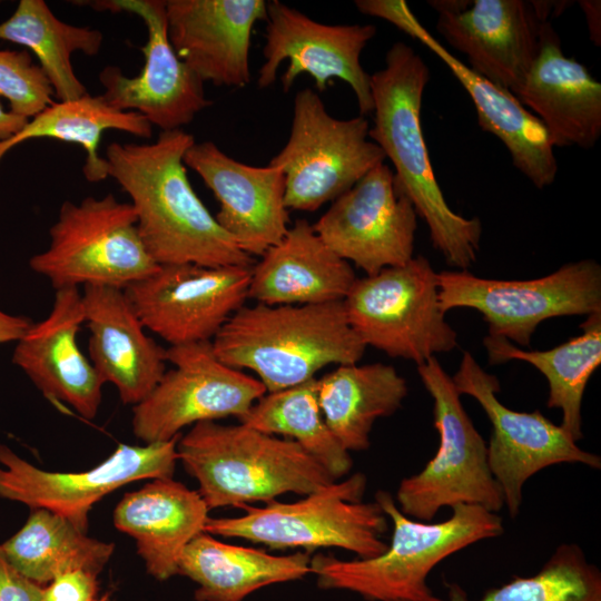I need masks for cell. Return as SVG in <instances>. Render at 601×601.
I'll list each match as a JSON object with an SVG mask.
<instances>
[{"label":"cell","mask_w":601,"mask_h":601,"mask_svg":"<svg viewBox=\"0 0 601 601\" xmlns=\"http://www.w3.org/2000/svg\"><path fill=\"white\" fill-rule=\"evenodd\" d=\"M53 89L27 50H0V97L10 111L30 119L55 101Z\"/></svg>","instance_id":"obj_36"},{"label":"cell","mask_w":601,"mask_h":601,"mask_svg":"<svg viewBox=\"0 0 601 601\" xmlns=\"http://www.w3.org/2000/svg\"><path fill=\"white\" fill-rule=\"evenodd\" d=\"M366 483L363 473H355L296 502L243 505L239 516L208 518L204 532L275 550L341 548L358 559L374 558L387 549L388 523L376 502H362Z\"/></svg>","instance_id":"obj_6"},{"label":"cell","mask_w":601,"mask_h":601,"mask_svg":"<svg viewBox=\"0 0 601 601\" xmlns=\"http://www.w3.org/2000/svg\"><path fill=\"white\" fill-rule=\"evenodd\" d=\"M0 40L31 50L58 101H69L88 93L73 71L72 53L97 55L104 35L61 21L43 0H20L14 12L0 23Z\"/></svg>","instance_id":"obj_33"},{"label":"cell","mask_w":601,"mask_h":601,"mask_svg":"<svg viewBox=\"0 0 601 601\" xmlns=\"http://www.w3.org/2000/svg\"><path fill=\"white\" fill-rule=\"evenodd\" d=\"M580 327V335L546 351L523 349L501 336L483 339L490 364L523 361L545 376L546 405L562 412L561 427L574 442L583 437L581 406L587 384L601 364V312L589 315Z\"/></svg>","instance_id":"obj_30"},{"label":"cell","mask_w":601,"mask_h":601,"mask_svg":"<svg viewBox=\"0 0 601 601\" xmlns=\"http://www.w3.org/2000/svg\"><path fill=\"white\" fill-rule=\"evenodd\" d=\"M96 10L128 12L138 16L147 29V42L140 48L145 57L140 72L126 76L117 66L99 73L105 91L100 95L112 108L135 111L161 131L181 129L211 105L204 81L176 55L169 38L164 0L93 1Z\"/></svg>","instance_id":"obj_17"},{"label":"cell","mask_w":601,"mask_h":601,"mask_svg":"<svg viewBox=\"0 0 601 601\" xmlns=\"http://www.w3.org/2000/svg\"><path fill=\"white\" fill-rule=\"evenodd\" d=\"M43 588L13 568L0 546V601H43Z\"/></svg>","instance_id":"obj_38"},{"label":"cell","mask_w":601,"mask_h":601,"mask_svg":"<svg viewBox=\"0 0 601 601\" xmlns=\"http://www.w3.org/2000/svg\"><path fill=\"white\" fill-rule=\"evenodd\" d=\"M442 309L472 308L482 314L489 335L520 346L543 321L601 312V266L593 259L566 263L535 279L502 280L467 270L437 273Z\"/></svg>","instance_id":"obj_11"},{"label":"cell","mask_w":601,"mask_h":601,"mask_svg":"<svg viewBox=\"0 0 601 601\" xmlns=\"http://www.w3.org/2000/svg\"><path fill=\"white\" fill-rule=\"evenodd\" d=\"M85 323L78 287L56 289L49 315L30 326L16 342L12 363L23 371L42 395L56 405H68L93 420L105 384L77 337Z\"/></svg>","instance_id":"obj_22"},{"label":"cell","mask_w":601,"mask_h":601,"mask_svg":"<svg viewBox=\"0 0 601 601\" xmlns=\"http://www.w3.org/2000/svg\"><path fill=\"white\" fill-rule=\"evenodd\" d=\"M179 437L119 444L100 464L80 472L39 469L0 443V497L49 510L87 532L91 508L107 494L139 480L173 477Z\"/></svg>","instance_id":"obj_15"},{"label":"cell","mask_w":601,"mask_h":601,"mask_svg":"<svg viewBox=\"0 0 601 601\" xmlns=\"http://www.w3.org/2000/svg\"><path fill=\"white\" fill-rule=\"evenodd\" d=\"M514 97L543 125L553 147L590 149L601 136V83L566 57L550 21L539 55Z\"/></svg>","instance_id":"obj_25"},{"label":"cell","mask_w":601,"mask_h":601,"mask_svg":"<svg viewBox=\"0 0 601 601\" xmlns=\"http://www.w3.org/2000/svg\"><path fill=\"white\" fill-rule=\"evenodd\" d=\"M436 29L466 56L469 67L513 96L540 50L542 26L566 1L434 0Z\"/></svg>","instance_id":"obj_14"},{"label":"cell","mask_w":601,"mask_h":601,"mask_svg":"<svg viewBox=\"0 0 601 601\" xmlns=\"http://www.w3.org/2000/svg\"><path fill=\"white\" fill-rule=\"evenodd\" d=\"M417 373L433 398L440 444L422 471L401 481L394 499L397 508L422 522L432 521L442 508L457 504L497 513L504 497L487 463L486 443L463 407L452 377L436 357L417 365Z\"/></svg>","instance_id":"obj_8"},{"label":"cell","mask_w":601,"mask_h":601,"mask_svg":"<svg viewBox=\"0 0 601 601\" xmlns=\"http://www.w3.org/2000/svg\"><path fill=\"white\" fill-rule=\"evenodd\" d=\"M208 511L197 490L162 477L126 493L114 510L112 521L135 540L147 572L165 581L177 574L183 551L204 532Z\"/></svg>","instance_id":"obj_27"},{"label":"cell","mask_w":601,"mask_h":601,"mask_svg":"<svg viewBox=\"0 0 601 601\" xmlns=\"http://www.w3.org/2000/svg\"><path fill=\"white\" fill-rule=\"evenodd\" d=\"M85 323L90 332L89 359L104 383H111L124 404L137 405L166 372V348L147 335L125 289L83 286Z\"/></svg>","instance_id":"obj_24"},{"label":"cell","mask_w":601,"mask_h":601,"mask_svg":"<svg viewBox=\"0 0 601 601\" xmlns=\"http://www.w3.org/2000/svg\"><path fill=\"white\" fill-rule=\"evenodd\" d=\"M313 228L336 255L374 275L413 257L417 215L383 162L332 201Z\"/></svg>","instance_id":"obj_19"},{"label":"cell","mask_w":601,"mask_h":601,"mask_svg":"<svg viewBox=\"0 0 601 601\" xmlns=\"http://www.w3.org/2000/svg\"><path fill=\"white\" fill-rule=\"evenodd\" d=\"M219 361L249 370L267 393L312 378L329 365L358 363L366 349L343 300L311 305H244L211 341Z\"/></svg>","instance_id":"obj_3"},{"label":"cell","mask_w":601,"mask_h":601,"mask_svg":"<svg viewBox=\"0 0 601 601\" xmlns=\"http://www.w3.org/2000/svg\"><path fill=\"white\" fill-rule=\"evenodd\" d=\"M587 18L590 39L595 46L601 43V23H600V1L581 0L579 1Z\"/></svg>","instance_id":"obj_40"},{"label":"cell","mask_w":601,"mask_h":601,"mask_svg":"<svg viewBox=\"0 0 601 601\" xmlns=\"http://www.w3.org/2000/svg\"><path fill=\"white\" fill-rule=\"evenodd\" d=\"M250 267L159 265L125 288L145 328L169 346L211 342L248 299Z\"/></svg>","instance_id":"obj_16"},{"label":"cell","mask_w":601,"mask_h":601,"mask_svg":"<svg viewBox=\"0 0 601 601\" xmlns=\"http://www.w3.org/2000/svg\"><path fill=\"white\" fill-rule=\"evenodd\" d=\"M265 31L266 60L258 73L259 88H268L276 80L280 63L288 60L280 78L284 92L300 73H308L318 91H324L331 79L338 78L352 88L359 116L373 112L371 75L361 63V53L376 35L374 24H326L273 0L267 2Z\"/></svg>","instance_id":"obj_18"},{"label":"cell","mask_w":601,"mask_h":601,"mask_svg":"<svg viewBox=\"0 0 601 601\" xmlns=\"http://www.w3.org/2000/svg\"><path fill=\"white\" fill-rule=\"evenodd\" d=\"M166 371L151 393L132 406V432L144 443L167 442L201 422L244 417L265 386L215 355L211 342L166 348Z\"/></svg>","instance_id":"obj_12"},{"label":"cell","mask_w":601,"mask_h":601,"mask_svg":"<svg viewBox=\"0 0 601 601\" xmlns=\"http://www.w3.org/2000/svg\"><path fill=\"white\" fill-rule=\"evenodd\" d=\"M240 423L270 435H284L315 457L335 481L345 476L353 460L335 439L322 414L317 378L266 393L239 420Z\"/></svg>","instance_id":"obj_34"},{"label":"cell","mask_w":601,"mask_h":601,"mask_svg":"<svg viewBox=\"0 0 601 601\" xmlns=\"http://www.w3.org/2000/svg\"><path fill=\"white\" fill-rule=\"evenodd\" d=\"M424 601H601V572L578 544L562 543L536 574L514 577L480 600L450 584L446 598L431 594Z\"/></svg>","instance_id":"obj_35"},{"label":"cell","mask_w":601,"mask_h":601,"mask_svg":"<svg viewBox=\"0 0 601 601\" xmlns=\"http://www.w3.org/2000/svg\"><path fill=\"white\" fill-rule=\"evenodd\" d=\"M169 41L204 82L242 88L252 79L250 36L267 19L264 0H167Z\"/></svg>","instance_id":"obj_23"},{"label":"cell","mask_w":601,"mask_h":601,"mask_svg":"<svg viewBox=\"0 0 601 601\" xmlns=\"http://www.w3.org/2000/svg\"><path fill=\"white\" fill-rule=\"evenodd\" d=\"M407 392L405 378L394 366L383 363L337 365L317 378L324 420L348 452L370 447L376 420L401 408Z\"/></svg>","instance_id":"obj_29"},{"label":"cell","mask_w":601,"mask_h":601,"mask_svg":"<svg viewBox=\"0 0 601 601\" xmlns=\"http://www.w3.org/2000/svg\"><path fill=\"white\" fill-rule=\"evenodd\" d=\"M311 559L305 551L274 555L201 532L183 551L177 574L197 584L196 601H243L267 585L311 574Z\"/></svg>","instance_id":"obj_28"},{"label":"cell","mask_w":601,"mask_h":601,"mask_svg":"<svg viewBox=\"0 0 601 601\" xmlns=\"http://www.w3.org/2000/svg\"><path fill=\"white\" fill-rule=\"evenodd\" d=\"M354 3L363 14L386 20L440 58L472 99L480 127L503 142L514 167L539 189L554 183L558 161L549 135L541 121L511 92L474 72L445 49L404 0H356Z\"/></svg>","instance_id":"obj_20"},{"label":"cell","mask_w":601,"mask_h":601,"mask_svg":"<svg viewBox=\"0 0 601 601\" xmlns=\"http://www.w3.org/2000/svg\"><path fill=\"white\" fill-rule=\"evenodd\" d=\"M428 80L421 56L395 42L385 67L371 75L374 122L368 137L392 161L396 187L427 225L433 247L450 266L466 270L476 260L482 224L452 210L435 178L421 122Z\"/></svg>","instance_id":"obj_2"},{"label":"cell","mask_w":601,"mask_h":601,"mask_svg":"<svg viewBox=\"0 0 601 601\" xmlns=\"http://www.w3.org/2000/svg\"><path fill=\"white\" fill-rule=\"evenodd\" d=\"M107 130H119L140 138L152 136L151 124L135 111H120L99 96H85L69 101H58L30 118L11 138L0 141V161L21 142L37 138H51L79 145L86 151L82 166L89 183L108 177L106 158L98 152L101 136Z\"/></svg>","instance_id":"obj_32"},{"label":"cell","mask_w":601,"mask_h":601,"mask_svg":"<svg viewBox=\"0 0 601 601\" xmlns=\"http://www.w3.org/2000/svg\"><path fill=\"white\" fill-rule=\"evenodd\" d=\"M195 144L183 129L152 144L111 142L108 177L131 199L141 240L158 265L250 267L253 257L220 227L193 189L184 156Z\"/></svg>","instance_id":"obj_1"},{"label":"cell","mask_w":601,"mask_h":601,"mask_svg":"<svg viewBox=\"0 0 601 601\" xmlns=\"http://www.w3.org/2000/svg\"><path fill=\"white\" fill-rule=\"evenodd\" d=\"M343 303L366 347L390 357L420 365L457 346L440 304L437 273L424 256L356 278Z\"/></svg>","instance_id":"obj_9"},{"label":"cell","mask_w":601,"mask_h":601,"mask_svg":"<svg viewBox=\"0 0 601 601\" xmlns=\"http://www.w3.org/2000/svg\"><path fill=\"white\" fill-rule=\"evenodd\" d=\"M184 162L216 197L220 227L249 255L262 256L286 235L285 176L280 168L250 166L226 155L213 141L193 144Z\"/></svg>","instance_id":"obj_21"},{"label":"cell","mask_w":601,"mask_h":601,"mask_svg":"<svg viewBox=\"0 0 601 601\" xmlns=\"http://www.w3.org/2000/svg\"><path fill=\"white\" fill-rule=\"evenodd\" d=\"M29 119L17 116L10 110H6L0 102V141H4L14 136L27 124Z\"/></svg>","instance_id":"obj_41"},{"label":"cell","mask_w":601,"mask_h":601,"mask_svg":"<svg viewBox=\"0 0 601 601\" xmlns=\"http://www.w3.org/2000/svg\"><path fill=\"white\" fill-rule=\"evenodd\" d=\"M0 546L13 568L41 585L71 571L98 575L115 550L46 509H31L24 525Z\"/></svg>","instance_id":"obj_31"},{"label":"cell","mask_w":601,"mask_h":601,"mask_svg":"<svg viewBox=\"0 0 601 601\" xmlns=\"http://www.w3.org/2000/svg\"><path fill=\"white\" fill-rule=\"evenodd\" d=\"M33 322L22 315H12L0 309V344L18 342Z\"/></svg>","instance_id":"obj_39"},{"label":"cell","mask_w":601,"mask_h":601,"mask_svg":"<svg viewBox=\"0 0 601 601\" xmlns=\"http://www.w3.org/2000/svg\"><path fill=\"white\" fill-rule=\"evenodd\" d=\"M368 131L365 117L334 118L317 92L298 91L288 140L269 161L285 176L287 209L315 211L383 164L385 155Z\"/></svg>","instance_id":"obj_10"},{"label":"cell","mask_w":601,"mask_h":601,"mask_svg":"<svg viewBox=\"0 0 601 601\" xmlns=\"http://www.w3.org/2000/svg\"><path fill=\"white\" fill-rule=\"evenodd\" d=\"M49 236L48 248L33 255L29 267L55 289L79 285L125 289L159 267L141 240L134 207L111 193L78 204L65 200Z\"/></svg>","instance_id":"obj_7"},{"label":"cell","mask_w":601,"mask_h":601,"mask_svg":"<svg viewBox=\"0 0 601 601\" xmlns=\"http://www.w3.org/2000/svg\"><path fill=\"white\" fill-rule=\"evenodd\" d=\"M352 265L297 219L252 266L248 299L265 305H311L344 300L356 280Z\"/></svg>","instance_id":"obj_26"},{"label":"cell","mask_w":601,"mask_h":601,"mask_svg":"<svg viewBox=\"0 0 601 601\" xmlns=\"http://www.w3.org/2000/svg\"><path fill=\"white\" fill-rule=\"evenodd\" d=\"M375 502L392 521L387 549L370 559L316 554L311 574L321 589L347 590L370 601H424L432 594L426 580L436 564L504 531L502 518L479 505L457 504L447 520L425 523L404 515L386 491H377Z\"/></svg>","instance_id":"obj_5"},{"label":"cell","mask_w":601,"mask_h":601,"mask_svg":"<svg viewBox=\"0 0 601 601\" xmlns=\"http://www.w3.org/2000/svg\"><path fill=\"white\" fill-rule=\"evenodd\" d=\"M92 601H108L106 598H101V599H93Z\"/></svg>","instance_id":"obj_42"},{"label":"cell","mask_w":601,"mask_h":601,"mask_svg":"<svg viewBox=\"0 0 601 601\" xmlns=\"http://www.w3.org/2000/svg\"><path fill=\"white\" fill-rule=\"evenodd\" d=\"M97 591V575L71 571L56 577L45 585L43 601H92Z\"/></svg>","instance_id":"obj_37"},{"label":"cell","mask_w":601,"mask_h":601,"mask_svg":"<svg viewBox=\"0 0 601 601\" xmlns=\"http://www.w3.org/2000/svg\"><path fill=\"white\" fill-rule=\"evenodd\" d=\"M178 461L198 483L208 509L308 495L335 482L299 444L239 422H201L177 442Z\"/></svg>","instance_id":"obj_4"},{"label":"cell","mask_w":601,"mask_h":601,"mask_svg":"<svg viewBox=\"0 0 601 601\" xmlns=\"http://www.w3.org/2000/svg\"><path fill=\"white\" fill-rule=\"evenodd\" d=\"M452 380L460 395L479 402L492 424L487 463L511 518L520 512L523 485L541 470L561 463L601 469L599 455L582 450L561 425L540 411L518 412L502 404L496 396L497 377L485 372L471 353L463 354Z\"/></svg>","instance_id":"obj_13"}]
</instances>
